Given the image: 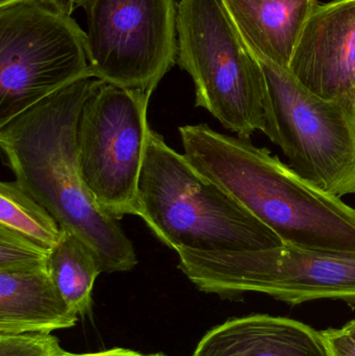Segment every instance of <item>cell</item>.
<instances>
[{
  "mask_svg": "<svg viewBox=\"0 0 355 356\" xmlns=\"http://www.w3.org/2000/svg\"><path fill=\"white\" fill-rule=\"evenodd\" d=\"M101 83L81 79L25 111L0 127V147L16 181L93 251L102 273H115L138 265L135 247L94 200L77 156L79 117Z\"/></svg>",
  "mask_w": 355,
  "mask_h": 356,
  "instance_id": "1",
  "label": "cell"
},
{
  "mask_svg": "<svg viewBox=\"0 0 355 356\" xmlns=\"http://www.w3.org/2000/svg\"><path fill=\"white\" fill-rule=\"evenodd\" d=\"M194 168L226 191L285 244L355 253V209L315 186L250 139L206 123L179 127Z\"/></svg>",
  "mask_w": 355,
  "mask_h": 356,
  "instance_id": "2",
  "label": "cell"
},
{
  "mask_svg": "<svg viewBox=\"0 0 355 356\" xmlns=\"http://www.w3.org/2000/svg\"><path fill=\"white\" fill-rule=\"evenodd\" d=\"M139 217L169 248L250 251L283 244L185 154L150 129L139 182Z\"/></svg>",
  "mask_w": 355,
  "mask_h": 356,
  "instance_id": "3",
  "label": "cell"
},
{
  "mask_svg": "<svg viewBox=\"0 0 355 356\" xmlns=\"http://www.w3.org/2000/svg\"><path fill=\"white\" fill-rule=\"evenodd\" d=\"M177 64L195 86V106L237 137L264 131L265 75L223 0H181Z\"/></svg>",
  "mask_w": 355,
  "mask_h": 356,
  "instance_id": "4",
  "label": "cell"
},
{
  "mask_svg": "<svg viewBox=\"0 0 355 356\" xmlns=\"http://www.w3.org/2000/svg\"><path fill=\"white\" fill-rule=\"evenodd\" d=\"M198 290L229 298L260 293L291 305L331 299L355 307V253L283 244L250 251H177Z\"/></svg>",
  "mask_w": 355,
  "mask_h": 356,
  "instance_id": "5",
  "label": "cell"
},
{
  "mask_svg": "<svg viewBox=\"0 0 355 356\" xmlns=\"http://www.w3.org/2000/svg\"><path fill=\"white\" fill-rule=\"evenodd\" d=\"M256 58L266 83L263 133L300 177L335 196L355 195V108L319 97L288 69Z\"/></svg>",
  "mask_w": 355,
  "mask_h": 356,
  "instance_id": "6",
  "label": "cell"
},
{
  "mask_svg": "<svg viewBox=\"0 0 355 356\" xmlns=\"http://www.w3.org/2000/svg\"><path fill=\"white\" fill-rule=\"evenodd\" d=\"M90 77L87 33L72 17L38 3L0 8V127Z\"/></svg>",
  "mask_w": 355,
  "mask_h": 356,
  "instance_id": "7",
  "label": "cell"
},
{
  "mask_svg": "<svg viewBox=\"0 0 355 356\" xmlns=\"http://www.w3.org/2000/svg\"><path fill=\"white\" fill-rule=\"evenodd\" d=\"M151 93L102 81L79 117L77 156L94 200L116 220L139 216V182Z\"/></svg>",
  "mask_w": 355,
  "mask_h": 356,
  "instance_id": "8",
  "label": "cell"
},
{
  "mask_svg": "<svg viewBox=\"0 0 355 356\" xmlns=\"http://www.w3.org/2000/svg\"><path fill=\"white\" fill-rule=\"evenodd\" d=\"M92 74L151 93L177 63L176 0H83Z\"/></svg>",
  "mask_w": 355,
  "mask_h": 356,
  "instance_id": "9",
  "label": "cell"
},
{
  "mask_svg": "<svg viewBox=\"0 0 355 356\" xmlns=\"http://www.w3.org/2000/svg\"><path fill=\"white\" fill-rule=\"evenodd\" d=\"M288 70L319 97L355 108V0L317 6Z\"/></svg>",
  "mask_w": 355,
  "mask_h": 356,
  "instance_id": "10",
  "label": "cell"
},
{
  "mask_svg": "<svg viewBox=\"0 0 355 356\" xmlns=\"http://www.w3.org/2000/svg\"><path fill=\"white\" fill-rule=\"evenodd\" d=\"M192 356H333L323 332L289 318L251 315L210 330Z\"/></svg>",
  "mask_w": 355,
  "mask_h": 356,
  "instance_id": "11",
  "label": "cell"
},
{
  "mask_svg": "<svg viewBox=\"0 0 355 356\" xmlns=\"http://www.w3.org/2000/svg\"><path fill=\"white\" fill-rule=\"evenodd\" d=\"M77 320L47 269L0 271V334H50Z\"/></svg>",
  "mask_w": 355,
  "mask_h": 356,
  "instance_id": "12",
  "label": "cell"
},
{
  "mask_svg": "<svg viewBox=\"0 0 355 356\" xmlns=\"http://www.w3.org/2000/svg\"><path fill=\"white\" fill-rule=\"evenodd\" d=\"M256 56L289 68L296 44L317 0H223Z\"/></svg>",
  "mask_w": 355,
  "mask_h": 356,
  "instance_id": "13",
  "label": "cell"
},
{
  "mask_svg": "<svg viewBox=\"0 0 355 356\" xmlns=\"http://www.w3.org/2000/svg\"><path fill=\"white\" fill-rule=\"evenodd\" d=\"M47 270L74 313L83 316L91 311L94 284L102 272L97 257L81 238L65 232L50 251Z\"/></svg>",
  "mask_w": 355,
  "mask_h": 356,
  "instance_id": "14",
  "label": "cell"
},
{
  "mask_svg": "<svg viewBox=\"0 0 355 356\" xmlns=\"http://www.w3.org/2000/svg\"><path fill=\"white\" fill-rule=\"evenodd\" d=\"M0 225L50 250L58 244L65 232L53 216L16 180L0 184Z\"/></svg>",
  "mask_w": 355,
  "mask_h": 356,
  "instance_id": "15",
  "label": "cell"
},
{
  "mask_svg": "<svg viewBox=\"0 0 355 356\" xmlns=\"http://www.w3.org/2000/svg\"><path fill=\"white\" fill-rule=\"evenodd\" d=\"M50 251L23 234L0 225V271L47 269Z\"/></svg>",
  "mask_w": 355,
  "mask_h": 356,
  "instance_id": "16",
  "label": "cell"
},
{
  "mask_svg": "<svg viewBox=\"0 0 355 356\" xmlns=\"http://www.w3.org/2000/svg\"><path fill=\"white\" fill-rule=\"evenodd\" d=\"M64 351L50 334H0V356H60Z\"/></svg>",
  "mask_w": 355,
  "mask_h": 356,
  "instance_id": "17",
  "label": "cell"
},
{
  "mask_svg": "<svg viewBox=\"0 0 355 356\" xmlns=\"http://www.w3.org/2000/svg\"><path fill=\"white\" fill-rule=\"evenodd\" d=\"M333 356H355V340L344 328L323 332Z\"/></svg>",
  "mask_w": 355,
  "mask_h": 356,
  "instance_id": "18",
  "label": "cell"
},
{
  "mask_svg": "<svg viewBox=\"0 0 355 356\" xmlns=\"http://www.w3.org/2000/svg\"><path fill=\"white\" fill-rule=\"evenodd\" d=\"M38 3L48 8L58 10L65 15L73 14L75 10L81 8L83 0H0V8L15 3Z\"/></svg>",
  "mask_w": 355,
  "mask_h": 356,
  "instance_id": "19",
  "label": "cell"
},
{
  "mask_svg": "<svg viewBox=\"0 0 355 356\" xmlns=\"http://www.w3.org/2000/svg\"><path fill=\"white\" fill-rule=\"evenodd\" d=\"M60 356H146L142 353H137V351L131 350V349L125 348H113L108 349V350L100 351V353H83V355H79V353H70L64 351Z\"/></svg>",
  "mask_w": 355,
  "mask_h": 356,
  "instance_id": "20",
  "label": "cell"
},
{
  "mask_svg": "<svg viewBox=\"0 0 355 356\" xmlns=\"http://www.w3.org/2000/svg\"><path fill=\"white\" fill-rule=\"evenodd\" d=\"M343 328L355 340V320H354V321H350L349 323L346 324Z\"/></svg>",
  "mask_w": 355,
  "mask_h": 356,
  "instance_id": "21",
  "label": "cell"
},
{
  "mask_svg": "<svg viewBox=\"0 0 355 356\" xmlns=\"http://www.w3.org/2000/svg\"><path fill=\"white\" fill-rule=\"evenodd\" d=\"M146 356H167V355H163V353H156V355H148Z\"/></svg>",
  "mask_w": 355,
  "mask_h": 356,
  "instance_id": "22",
  "label": "cell"
}]
</instances>
